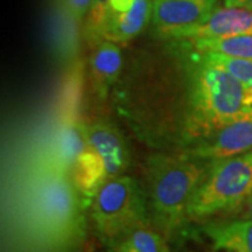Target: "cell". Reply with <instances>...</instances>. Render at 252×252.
Masks as SVG:
<instances>
[{"label": "cell", "instance_id": "6da1fadb", "mask_svg": "<svg viewBox=\"0 0 252 252\" xmlns=\"http://www.w3.org/2000/svg\"><path fill=\"white\" fill-rule=\"evenodd\" d=\"M119 111L139 139L189 152L217 129L252 112V86L207 61L187 41L136 61Z\"/></svg>", "mask_w": 252, "mask_h": 252}, {"label": "cell", "instance_id": "7a4b0ae2", "mask_svg": "<svg viewBox=\"0 0 252 252\" xmlns=\"http://www.w3.org/2000/svg\"><path fill=\"white\" fill-rule=\"evenodd\" d=\"M87 207L72 178L46 164L28 185V224L51 250H72L83 241Z\"/></svg>", "mask_w": 252, "mask_h": 252}, {"label": "cell", "instance_id": "3957f363", "mask_svg": "<svg viewBox=\"0 0 252 252\" xmlns=\"http://www.w3.org/2000/svg\"><path fill=\"white\" fill-rule=\"evenodd\" d=\"M207 167L185 152L153 154L147 161V198L156 225L172 237L184 227L188 207Z\"/></svg>", "mask_w": 252, "mask_h": 252}, {"label": "cell", "instance_id": "277c9868", "mask_svg": "<svg viewBox=\"0 0 252 252\" xmlns=\"http://www.w3.org/2000/svg\"><path fill=\"white\" fill-rule=\"evenodd\" d=\"M252 195V152L209 162L188 207L189 219L238 213Z\"/></svg>", "mask_w": 252, "mask_h": 252}, {"label": "cell", "instance_id": "5b68a950", "mask_svg": "<svg viewBox=\"0 0 252 252\" xmlns=\"http://www.w3.org/2000/svg\"><path fill=\"white\" fill-rule=\"evenodd\" d=\"M90 217L95 233L111 248L130 230L150 224L146 196L129 175L114 178L99 188L90 205Z\"/></svg>", "mask_w": 252, "mask_h": 252}, {"label": "cell", "instance_id": "8992f818", "mask_svg": "<svg viewBox=\"0 0 252 252\" xmlns=\"http://www.w3.org/2000/svg\"><path fill=\"white\" fill-rule=\"evenodd\" d=\"M217 0H153L156 36L164 39L172 32L196 27L216 9Z\"/></svg>", "mask_w": 252, "mask_h": 252}, {"label": "cell", "instance_id": "52a82bcc", "mask_svg": "<svg viewBox=\"0 0 252 252\" xmlns=\"http://www.w3.org/2000/svg\"><path fill=\"white\" fill-rule=\"evenodd\" d=\"M252 152V112L225 124L192 150L198 160L212 162Z\"/></svg>", "mask_w": 252, "mask_h": 252}, {"label": "cell", "instance_id": "ba28073f", "mask_svg": "<svg viewBox=\"0 0 252 252\" xmlns=\"http://www.w3.org/2000/svg\"><path fill=\"white\" fill-rule=\"evenodd\" d=\"M238 34H252V10L224 6L216 7L202 24L172 32L164 41L209 39Z\"/></svg>", "mask_w": 252, "mask_h": 252}, {"label": "cell", "instance_id": "9c48e42d", "mask_svg": "<svg viewBox=\"0 0 252 252\" xmlns=\"http://www.w3.org/2000/svg\"><path fill=\"white\" fill-rule=\"evenodd\" d=\"M87 143L105 164L109 181L124 175L127 168L129 154L125 140L115 126L108 121H95L83 125Z\"/></svg>", "mask_w": 252, "mask_h": 252}, {"label": "cell", "instance_id": "30bf717a", "mask_svg": "<svg viewBox=\"0 0 252 252\" xmlns=\"http://www.w3.org/2000/svg\"><path fill=\"white\" fill-rule=\"evenodd\" d=\"M153 14V3L150 0H133L132 6L124 11L111 13L101 28L99 42L111 41L125 44L133 39L149 24Z\"/></svg>", "mask_w": 252, "mask_h": 252}, {"label": "cell", "instance_id": "8fae6325", "mask_svg": "<svg viewBox=\"0 0 252 252\" xmlns=\"http://www.w3.org/2000/svg\"><path fill=\"white\" fill-rule=\"evenodd\" d=\"M89 64L93 93L99 99H105L122 73V51L115 42L102 41L93 48Z\"/></svg>", "mask_w": 252, "mask_h": 252}, {"label": "cell", "instance_id": "7c38bea8", "mask_svg": "<svg viewBox=\"0 0 252 252\" xmlns=\"http://www.w3.org/2000/svg\"><path fill=\"white\" fill-rule=\"evenodd\" d=\"M86 147L87 139L84 127L80 124H76L74 119H70L58 132L51 149V160L45 164L69 175Z\"/></svg>", "mask_w": 252, "mask_h": 252}, {"label": "cell", "instance_id": "4fadbf2b", "mask_svg": "<svg viewBox=\"0 0 252 252\" xmlns=\"http://www.w3.org/2000/svg\"><path fill=\"white\" fill-rule=\"evenodd\" d=\"M216 250L252 252V220L240 219L227 223H212L203 228Z\"/></svg>", "mask_w": 252, "mask_h": 252}, {"label": "cell", "instance_id": "5bb4252c", "mask_svg": "<svg viewBox=\"0 0 252 252\" xmlns=\"http://www.w3.org/2000/svg\"><path fill=\"white\" fill-rule=\"evenodd\" d=\"M189 45L202 52H215L233 58L252 59V34L209 38V39H190Z\"/></svg>", "mask_w": 252, "mask_h": 252}, {"label": "cell", "instance_id": "9a60e30c", "mask_svg": "<svg viewBox=\"0 0 252 252\" xmlns=\"http://www.w3.org/2000/svg\"><path fill=\"white\" fill-rule=\"evenodd\" d=\"M117 252H170L162 235L150 224L139 225L124 235L114 247Z\"/></svg>", "mask_w": 252, "mask_h": 252}, {"label": "cell", "instance_id": "2e32d148", "mask_svg": "<svg viewBox=\"0 0 252 252\" xmlns=\"http://www.w3.org/2000/svg\"><path fill=\"white\" fill-rule=\"evenodd\" d=\"M109 7V0H93L90 10L84 20L83 34L87 44L94 48L99 44V34L104 21L107 18Z\"/></svg>", "mask_w": 252, "mask_h": 252}, {"label": "cell", "instance_id": "e0dca14e", "mask_svg": "<svg viewBox=\"0 0 252 252\" xmlns=\"http://www.w3.org/2000/svg\"><path fill=\"white\" fill-rule=\"evenodd\" d=\"M203 54L207 61H210L217 66H221L225 72L234 76L237 80H240L247 86H252V59L233 58V56H225L215 52H203Z\"/></svg>", "mask_w": 252, "mask_h": 252}, {"label": "cell", "instance_id": "ac0fdd59", "mask_svg": "<svg viewBox=\"0 0 252 252\" xmlns=\"http://www.w3.org/2000/svg\"><path fill=\"white\" fill-rule=\"evenodd\" d=\"M91 1L93 0H62L63 6L76 18L79 26L86 20V16L90 10Z\"/></svg>", "mask_w": 252, "mask_h": 252}, {"label": "cell", "instance_id": "d6986e66", "mask_svg": "<svg viewBox=\"0 0 252 252\" xmlns=\"http://www.w3.org/2000/svg\"><path fill=\"white\" fill-rule=\"evenodd\" d=\"M237 215H240L241 219L252 220V195L247 199V202L244 203V206L240 209V212H238Z\"/></svg>", "mask_w": 252, "mask_h": 252}, {"label": "cell", "instance_id": "ffe728a7", "mask_svg": "<svg viewBox=\"0 0 252 252\" xmlns=\"http://www.w3.org/2000/svg\"><path fill=\"white\" fill-rule=\"evenodd\" d=\"M224 6L252 10V0H224Z\"/></svg>", "mask_w": 252, "mask_h": 252}]
</instances>
